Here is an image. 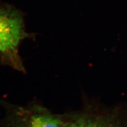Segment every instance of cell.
<instances>
[{"instance_id":"obj_1","label":"cell","mask_w":127,"mask_h":127,"mask_svg":"<svg viewBox=\"0 0 127 127\" xmlns=\"http://www.w3.org/2000/svg\"><path fill=\"white\" fill-rule=\"evenodd\" d=\"M29 36L23 15L18 11L0 6V61L15 70L25 72L20 47Z\"/></svg>"},{"instance_id":"obj_2","label":"cell","mask_w":127,"mask_h":127,"mask_svg":"<svg viewBox=\"0 0 127 127\" xmlns=\"http://www.w3.org/2000/svg\"><path fill=\"white\" fill-rule=\"evenodd\" d=\"M64 127H127V109H84L63 118Z\"/></svg>"},{"instance_id":"obj_3","label":"cell","mask_w":127,"mask_h":127,"mask_svg":"<svg viewBox=\"0 0 127 127\" xmlns=\"http://www.w3.org/2000/svg\"><path fill=\"white\" fill-rule=\"evenodd\" d=\"M5 127H64L63 118L38 107H16L5 121Z\"/></svg>"}]
</instances>
